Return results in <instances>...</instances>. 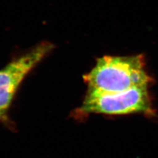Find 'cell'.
I'll use <instances>...</instances> for the list:
<instances>
[{"label":"cell","instance_id":"obj_1","mask_svg":"<svg viewBox=\"0 0 158 158\" xmlns=\"http://www.w3.org/2000/svg\"><path fill=\"white\" fill-rule=\"evenodd\" d=\"M84 80L89 90L103 92H118L149 86L152 81L146 70L142 55L99 58Z\"/></svg>","mask_w":158,"mask_h":158},{"label":"cell","instance_id":"obj_2","mask_svg":"<svg viewBox=\"0 0 158 158\" xmlns=\"http://www.w3.org/2000/svg\"><path fill=\"white\" fill-rule=\"evenodd\" d=\"M83 114L99 113L107 115H124L132 113L152 115L148 86L132 88L118 92H103L88 90L81 107Z\"/></svg>","mask_w":158,"mask_h":158},{"label":"cell","instance_id":"obj_3","mask_svg":"<svg viewBox=\"0 0 158 158\" xmlns=\"http://www.w3.org/2000/svg\"><path fill=\"white\" fill-rule=\"evenodd\" d=\"M53 48L52 44L42 42L0 70V118H6L15 94L23 79Z\"/></svg>","mask_w":158,"mask_h":158}]
</instances>
